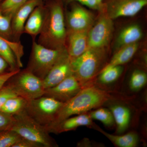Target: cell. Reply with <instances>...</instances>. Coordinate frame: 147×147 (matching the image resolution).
<instances>
[{
	"instance_id": "obj_1",
	"label": "cell",
	"mask_w": 147,
	"mask_h": 147,
	"mask_svg": "<svg viewBox=\"0 0 147 147\" xmlns=\"http://www.w3.org/2000/svg\"><path fill=\"white\" fill-rule=\"evenodd\" d=\"M111 96L105 91L90 85L83 88L79 93L63 103L58 111L47 129L51 133L62 121L74 115L86 113L99 108L110 100Z\"/></svg>"
},
{
	"instance_id": "obj_2",
	"label": "cell",
	"mask_w": 147,
	"mask_h": 147,
	"mask_svg": "<svg viewBox=\"0 0 147 147\" xmlns=\"http://www.w3.org/2000/svg\"><path fill=\"white\" fill-rule=\"evenodd\" d=\"M106 59L105 48H88L79 57L71 59L72 74L82 88L90 85Z\"/></svg>"
},
{
	"instance_id": "obj_3",
	"label": "cell",
	"mask_w": 147,
	"mask_h": 147,
	"mask_svg": "<svg viewBox=\"0 0 147 147\" xmlns=\"http://www.w3.org/2000/svg\"><path fill=\"white\" fill-rule=\"evenodd\" d=\"M14 120L10 129L22 138L40 144L43 147H56L58 145L45 126L37 122L25 110L13 116Z\"/></svg>"
},
{
	"instance_id": "obj_4",
	"label": "cell",
	"mask_w": 147,
	"mask_h": 147,
	"mask_svg": "<svg viewBox=\"0 0 147 147\" xmlns=\"http://www.w3.org/2000/svg\"><path fill=\"white\" fill-rule=\"evenodd\" d=\"M40 33L39 44L51 49H61L59 47L64 40L66 33L60 6L56 5L51 8Z\"/></svg>"
},
{
	"instance_id": "obj_5",
	"label": "cell",
	"mask_w": 147,
	"mask_h": 147,
	"mask_svg": "<svg viewBox=\"0 0 147 147\" xmlns=\"http://www.w3.org/2000/svg\"><path fill=\"white\" fill-rule=\"evenodd\" d=\"M66 52L63 48L51 49L34 42L26 69L43 80L54 65Z\"/></svg>"
},
{
	"instance_id": "obj_6",
	"label": "cell",
	"mask_w": 147,
	"mask_h": 147,
	"mask_svg": "<svg viewBox=\"0 0 147 147\" xmlns=\"http://www.w3.org/2000/svg\"><path fill=\"white\" fill-rule=\"evenodd\" d=\"M16 95L29 101L43 95L45 89L42 80L26 69L19 71L5 83Z\"/></svg>"
},
{
	"instance_id": "obj_7",
	"label": "cell",
	"mask_w": 147,
	"mask_h": 147,
	"mask_svg": "<svg viewBox=\"0 0 147 147\" xmlns=\"http://www.w3.org/2000/svg\"><path fill=\"white\" fill-rule=\"evenodd\" d=\"M64 102L42 96L28 101L25 111L37 122L47 128Z\"/></svg>"
},
{
	"instance_id": "obj_8",
	"label": "cell",
	"mask_w": 147,
	"mask_h": 147,
	"mask_svg": "<svg viewBox=\"0 0 147 147\" xmlns=\"http://www.w3.org/2000/svg\"><path fill=\"white\" fill-rule=\"evenodd\" d=\"M113 20L103 13L96 24L90 29L88 33V48H105L113 36Z\"/></svg>"
},
{
	"instance_id": "obj_9",
	"label": "cell",
	"mask_w": 147,
	"mask_h": 147,
	"mask_svg": "<svg viewBox=\"0 0 147 147\" xmlns=\"http://www.w3.org/2000/svg\"><path fill=\"white\" fill-rule=\"evenodd\" d=\"M147 5V0H108L106 15L112 19L135 16Z\"/></svg>"
},
{
	"instance_id": "obj_10",
	"label": "cell",
	"mask_w": 147,
	"mask_h": 147,
	"mask_svg": "<svg viewBox=\"0 0 147 147\" xmlns=\"http://www.w3.org/2000/svg\"><path fill=\"white\" fill-rule=\"evenodd\" d=\"M82 89L79 82L72 74L55 86L45 89L43 96L65 102L76 95Z\"/></svg>"
},
{
	"instance_id": "obj_11",
	"label": "cell",
	"mask_w": 147,
	"mask_h": 147,
	"mask_svg": "<svg viewBox=\"0 0 147 147\" xmlns=\"http://www.w3.org/2000/svg\"><path fill=\"white\" fill-rule=\"evenodd\" d=\"M72 74L71 59L67 51L58 60L42 80L44 88L55 86Z\"/></svg>"
},
{
	"instance_id": "obj_12",
	"label": "cell",
	"mask_w": 147,
	"mask_h": 147,
	"mask_svg": "<svg viewBox=\"0 0 147 147\" xmlns=\"http://www.w3.org/2000/svg\"><path fill=\"white\" fill-rule=\"evenodd\" d=\"M67 21L70 30H89L92 26L94 18L90 12L79 5H75L68 13Z\"/></svg>"
},
{
	"instance_id": "obj_13",
	"label": "cell",
	"mask_w": 147,
	"mask_h": 147,
	"mask_svg": "<svg viewBox=\"0 0 147 147\" xmlns=\"http://www.w3.org/2000/svg\"><path fill=\"white\" fill-rule=\"evenodd\" d=\"M23 55L21 46L0 36V56L7 62L11 71L19 69L18 66H23L21 60Z\"/></svg>"
},
{
	"instance_id": "obj_14",
	"label": "cell",
	"mask_w": 147,
	"mask_h": 147,
	"mask_svg": "<svg viewBox=\"0 0 147 147\" xmlns=\"http://www.w3.org/2000/svg\"><path fill=\"white\" fill-rule=\"evenodd\" d=\"M89 30L69 31L68 50L67 51L71 59L79 57L88 48V39Z\"/></svg>"
},
{
	"instance_id": "obj_15",
	"label": "cell",
	"mask_w": 147,
	"mask_h": 147,
	"mask_svg": "<svg viewBox=\"0 0 147 147\" xmlns=\"http://www.w3.org/2000/svg\"><path fill=\"white\" fill-rule=\"evenodd\" d=\"M38 0H30L15 12L12 18V29L13 34L17 36L24 32V26L30 14L37 6Z\"/></svg>"
},
{
	"instance_id": "obj_16",
	"label": "cell",
	"mask_w": 147,
	"mask_h": 147,
	"mask_svg": "<svg viewBox=\"0 0 147 147\" xmlns=\"http://www.w3.org/2000/svg\"><path fill=\"white\" fill-rule=\"evenodd\" d=\"M94 125L89 114L83 113L75 117H70L62 121L53 129L51 133L59 134L74 130L80 126L93 127Z\"/></svg>"
},
{
	"instance_id": "obj_17",
	"label": "cell",
	"mask_w": 147,
	"mask_h": 147,
	"mask_svg": "<svg viewBox=\"0 0 147 147\" xmlns=\"http://www.w3.org/2000/svg\"><path fill=\"white\" fill-rule=\"evenodd\" d=\"M143 32L139 25L131 24L127 26L120 32L115 43L117 49L125 45L138 42L143 37Z\"/></svg>"
},
{
	"instance_id": "obj_18",
	"label": "cell",
	"mask_w": 147,
	"mask_h": 147,
	"mask_svg": "<svg viewBox=\"0 0 147 147\" xmlns=\"http://www.w3.org/2000/svg\"><path fill=\"white\" fill-rule=\"evenodd\" d=\"M117 126V133L121 134L128 128L130 119V110L127 107L120 105H115L110 107Z\"/></svg>"
},
{
	"instance_id": "obj_19",
	"label": "cell",
	"mask_w": 147,
	"mask_h": 147,
	"mask_svg": "<svg viewBox=\"0 0 147 147\" xmlns=\"http://www.w3.org/2000/svg\"><path fill=\"white\" fill-rule=\"evenodd\" d=\"M95 129L107 137L114 144L119 147H135L138 145L139 142L138 135L133 132L121 135H115L105 132L102 129L94 125Z\"/></svg>"
},
{
	"instance_id": "obj_20",
	"label": "cell",
	"mask_w": 147,
	"mask_h": 147,
	"mask_svg": "<svg viewBox=\"0 0 147 147\" xmlns=\"http://www.w3.org/2000/svg\"><path fill=\"white\" fill-rule=\"evenodd\" d=\"M44 21L42 9L36 7L27 20L24 26V31L31 35H36L41 31Z\"/></svg>"
},
{
	"instance_id": "obj_21",
	"label": "cell",
	"mask_w": 147,
	"mask_h": 147,
	"mask_svg": "<svg viewBox=\"0 0 147 147\" xmlns=\"http://www.w3.org/2000/svg\"><path fill=\"white\" fill-rule=\"evenodd\" d=\"M139 47V42H137L119 48L108 64L122 65L127 63L137 53Z\"/></svg>"
},
{
	"instance_id": "obj_22",
	"label": "cell",
	"mask_w": 147,
	"mask_h": 147,
	"mask_svg": "<svg viewBox=\"0 0 147 147\" xmlns=\"http://www.w3.org/2000/svg\"><path fill=\"white\" fill-rule=\"evenodd\" d=\"M28 101L18 96L9 99L0 109V111L10 115L14 116L24 111Z\"/></svg>"
},
{
	"instance_id": "obj_23",
	"label": "cell",
	"mask_w": 147,
	"mask_h": 147,
	"mask_svg": "<svg viewBox=\"0 0 147 147\" xmlns=\"http://www.w3.org/2000/svg\"><path fill=\"white\" fill-rule=\"evenodd\" d=\"M123 71L122 65L108 64L100 72L98 80L103 84H111L115 82Z\"/></svg>"
},
{
	"instance_id": "obj_24",
	"label": "cell",
	"mask_w": 147,
	"mask_h": 147,
	"mask_svg": "<svg viewBox=\"0 0 147 147\" xmlns=\"http://www.w3.org/2000/svg\"><path fill=\"white\" fill-rule=\"evenodd\" d=\"M89 114L92 119L96 120L102 122L104 125L111 127L115 125L114 117L110 110L100 108L92 111Z\"/></svg>"
},
{
	"instance_id": "obj_25",
	"label": "cell",
	"mask_w": 147,
	"mask_h": 147,
	"mask_svg": "<svg viewBox=\"0 0 147 147\" xmlns=\"http://www.w3.org/2000/svg\"><path fill=\"white\" fill-rule=\"evenodd\" d=\"M147 82L146 74L142 70H135L130 76L129 88L133 91H138L144 86Z\"/></svg>"
},
{
	"instance_id": "obj_26",
	"label": "cell",
	"mask_w": 147,
	"mask_h": 147,
	"mask_svg": "<svg viewBox=\"0 0 147 147\" xmlns=\"http://www.w3.org/2000/svg\"><path fill=\"white\" fill-rule=\"evenodd\" d=\"M22 137L15 131L9 129L0 131V147H13Z\"/></svg>"
},
{
	"instance_id": "obj_27",
	"label": "cell",
	"mask_w": 147,
	"mask_h": 147,
	"mask_svg": "<svg viewBox=\"0 0 147 147\" xmlns=\"http://www.w3.org/2000/svg\"><path fill=\"white\" fill-rule=\"evenodd\" d=\"M30 0H5L1 7V11L3 14L13 17L18 9Z\"/></svg>"
},
{
	"instance_id": "obj_28",
	"label": "cell",
	"mask_w": 147,
	"mask_h": 147,
	"mask_svg": "<svg viewBox=\"0 0 147 147\" xmlns=\"http://www.w3.org/2000/svg\"><path fill=\"white\" fill-rule=\"evenodd\" d=\"M70 1H74L78 2L83 5L88 7L89 8L102 11L105 9V4L100 0H69Z\"/></svg>"
},
{
	"instance_id": "obj_29",
	"label": "cell",
	"mask_w": 147,
	"mask_h": 147,
	"mask_svg": "<svg viewBox=\"0 0 147 147\" xmlns=\"http://www.w3.org/2000/svg\"><path fill=\"white\" fill-rule=\"evenodd\" d=\"M11 18L3 14L0 11V32L8 34L11 32Z\"/></svg>"
},
{
	"instance_id": "obj_30",
	"label": "cell",
	"mask_w": 147,
	"mask_h": 147,
	"mask_svg": "<svg viewBox=\"0 0 147 147\" xmlns=\"http://www.w3.org/2000/svg\"><path fill=\"white\" fill-rule=\"evenodd\" d=\"M16 94L13 92L10 87L5 84L0 90V109L11 98L16 96Z\"/></svg>"
},
{
	"instance_id": "obj_31",
	"label": "cell",
	"mask_w": 147,
	"mask_h": 147,
	"mask_svg": "<svg viewBox=\"0 0 147 147\" xmlns=\"http://www.w3.org/2000/svg\"><path fill=\"white\" fill-rule=\"evenodd\" d=\"M13 120V116L7 115L0 111V131L10 129Z\"/></svg>"
},
{
	"instance_id": "obj_32",
	"label": "cell",
	"mask_w": 147,
	"mask_h": 147,
	"mask_svg": "<svg viewBox=\"0 0 147 147\" xmlns=\"http://www.w3.org/2000/svg\"><path fill=\"white\" fill-rule=\"evenodd\" d=\"M13 147H43L40 144L22 138Z\"/></svg>"
},
{
	"instance_id": "obj_33",
	"label": "cell",
	"mask_w": 147,
	"mask_h": 147,
	"mask_svg": "<svg viewBox=\"0 0 147 147\" xmlns=\"http://www.w3.org/2000/svg\"><path fill=\"white\" fill-rule=\"evenodd\" d=\"M20 70L19 69L16 70L8 71L3 74H0V90L3 88L5 83L11 76L18 73Z\"/></svg>"
},
{
	"instance_id": "obj_34",
	"label": "cell",
	"mask_w": 147,
	"mask_h": 147,
	"mask_svg": "<svg viewBox=\"0 0 147 147\" xmlns=\"http://www.w3.org/2000/svg\"><path fill=\"white\" fill-rule=\"evenodd\" d=\"M8 67H9V66L7 62L3 58L0 56V74L5 73L4 72Z\"/></svg>"
},
{
	"instance_id": "obj_35",
	"label": "cell",
	"mask_w": 147,
	"mask_h": 147,
	"mask_svg": "<svg viewBox=\"0 0 147 147\" xmlns=\"http://www.w3.org/2000/svg\"><path fill=\"white\" fill-rule=\"evenodd\" d=\"M100 1H101L102 2V1H103V0H100Z\"/></svg>"
}]
</instances>
